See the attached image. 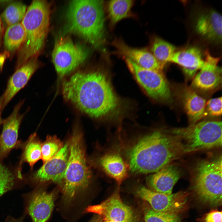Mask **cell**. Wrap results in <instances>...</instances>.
Wrapping results in <instances>:
<instances>
[{"label":"cell","instance_id":"cell-37","mask_svg":"<svg viewBox=\"0 0 222 222\" xmlns=\"http://www.w3.org/2000/svg\"><path fill=\"white\" fill-rule=\"evenodd\" d=\"M102 222H117L115 221L110 220H103Z\"/></svg>","mask_w":222,"mask_h":222},{"label":"cell","instance_id":"cell-27","mask_svg":"<svg viewBox=\"0 0 222 222\" xmlns=\"http://www.w3.org/2000/svg\"><path fill=\"white\" fill-rule=\"evenodd\" d=\"M26 5L16 2L9 5L2 12L1 16L8 27L22 21L26 12Z\"/></svg>","mask_w":222,"mask_h":222},{"label":"cell","instance_id":"cell-23","mask_svg":"<svg viewBox=\"0 0 222 222\" xmlns=\"http://www.w3.org/2000/svg\"><path fill=\"white\" fill-rule=\"evenodd\" d=\"M134 3L132 0H113L108 2L107 10L111 28H113L122 19L132 16L131 9Z\"/></svg>","mask_w":222,"mask_h":222},{"label":"cell","instance_id":"cell-35","mask_svg":"<svg viewBox=\"0 0 222 222\" xmlns=\"http://www.w3.org/2000/svg\"><path fill=\"white\" fill-rule=\"evenodd\" d=\"M103 218L101 217H98L93 220L91 222H102Z\"/></svg>","mask_w":222,"mask_h":222},{"label":"cell","instance_id":"cell-29","mask_svg":"<svg viewBox=\"0 0 222 222\" xmlns=\"http://www.w3.org/2000/svg\"><path fill=\"white\" fill-rule=\"evenodd\" d=\"M144 220L145 222H181L178 214L157 212L152 209L146 211Z\"/></svg>","mask_w":222,"mask_h":222},{"label":"cell","instance_id":"cell-30","mask_svg":"<svg viewBox=\"0 0 222 222\" xmlns=\"http://www.w3.org/2000/svg\"><path fill=\"white\" fill-rule=\"evenodd\" d=\"M14 183L13 174L0 162V197L11 189Z\"/></svg>","mask_w":222,"mask_h":222},{"label":"cell","instance_id":"cell-21","mask_svg":"<svg viewBox=\"0 0 222 222\" xmlns=\"http://www.w3.org/2000/svg\"><path fill=\"white\" fill-rule=\"evenodd\" d=\"M181 98L190 124L196 123L205 116L206 101L191 88H182Z\"/></svg>","mask_w":222,"mask_h":222},{"label":"cell","instance_id":"cell-33","mask_svg":"<svg viewBox=\"0 0 222 222\" xmlns=\"http://www.w3.org/2000/svg\"><path fill=\"white\" fill-rule=\"evenodd\" d=\"M24 217H22L18 219H15L12 217H8L5 222H23Z\"/></svg>","mask_w":222,"mask_h":222},{"label":"cell","instance_id":"cell-36","mask_svg":"<svg viewBox=\"0 0 222 222\" xmlns=\"http://www.w3.org/2000/svg\"><path fill=\"white\" fill-rule=\"evenodd\" d=\"M2 110V105L1 104V102L0 100V124L1 123V122L2 121H1V113Z\"/></svg>","mask_w":222,"mask_h":222},{"label":"cell","instance_id":"cell-25","mask_svg":"<svg viewBox=\"0 0 222 222\" xmlns=\"http://www.w3.org/2000/svg\"><path fill=\"white\" fill-rule=\"evenodd\" d=\"M24 37V29L21 23L8 26L4 36L5 47L10 51L18 49L21 46Z\"/></svg>","mask_w":222,"mask_h":222},{"label":"cell","instance_id":"cell-12","mask_svg":"<svg viewBox=\"0 0 222 222\" xmlns=\"http://www.w3.org/2000/svg\"><path fill=\"white\" fill-rule=\"evenodd\" d=\"M85 212L98 214L103 220L117 222H134L135 220L132 209L123 202L117 192L100 204L88 206Z\"/></svg>","mask_w":222,"mask_h":222},{"label":"cell","instance_id":"cell-18","mask_svg":"<svg viewBox=\"0 0 222 222\" xmlns=\"http://www.w3.org/2000/svg\"><path fill=\"white\" fill-rule=\"evenodd\" d=\"M24 102V100L19 101L10 116L3 121L2 130L0 135V157L6 155L17 143L19 127L25 115L19 113Z\"/></svg>","mask_w":222,"mask_h":222},{"label":"cell","instance_id":"cell-8","mask_svg":"<svg viewBox=\"0 0 222 222\" xmlns=\"http://www.w3.org/2000/svg\"><path fill=\"white\" fill-rule=\"evenodd\" d=\"M88 52L82 46L74 43L67 36L56 42L52 54L53 63L60 80L74 70L87 57Z\"/></svg>","mask_w":222,"mask_h":222},{"label":"cell","instance_id":"cell-26","mask_svg":"<svg viewBox=\"0 0 222 222\" xmlns=\"http://www.w3.org/2000/svg\"><path fill=\"white\" fill-rule=\"evenodd\" d=\"M41 143L36 134L30 136L24 147L22 160L28 163L31 168L41 158Z\"/></svg>","mask_w":222,"mask_h":222},{"label":"cell","instance_id":"cell-13","mask_svg":"<svg viewBox=\"0 0 222 222\" xmlns=\"http://www.w3.org/2000/svg\"><path fill=\"white\" fill-rule=\"evenodd\" d=\"M69 154V143L67 142L55 155L35 173L33 180L39 183L52 182L61 186Z\"/></svg>","mask_w":222,"mask_h":222},{"label":"cell","instance_id":"cell-2","mask_svg":"<svg viewBox=\"0 0 222 222\" xmlns=\"http://www.w3.org/2000/svg\"><path fill=\"white\" fill-rule=\"evenodd\" d=\"M124 150L129 171L135 174L154 173L185 154L175 136L159 130L138 137Z\"/></svg>","mask_w":222,"mask_h":222},{"label":"cell","instance_id":"cell-3","mask_svg":"<svg viewBox=\"0 0 222 222\" xmlns=\"http://www.w3.org/2000/svg\"><path fill=\"white\" fill-rule=\"evenodd\" d=\"M68 29L97 47L105 39L103 2L101 0H73L67 13Z\"/></svg>","mask_w":222,"mask_h":222},{"label":"cell","instance_id":"cell-20","mask_svg":"<svg viewBox=\"0 0 222 222\" xmlns=\"http://www.w3.org/2000/svg\"><path fill=\"white\" fill-rule=\"evenodd\" d=\"M180 176L178 167L170 164L149 176L146 181L152 190L169 195L172 193L173 188Z\"/></svg>","mask_w":222,"mask_h":222},{"label":"cell","instance_id":"cell-1","mask_svg":"<svg viewBox=\"0 0 222 222\" xmlns=\"http://www.w3.org/2000/svg\"><path fill=\"white\" fill-rule=\"evenodd\" d=\"M62 93L65 100L94 118L110 115L120 105L107 77L98 70L74 73L63 82Z\"/></svg>","mask_w":222,"mask_h":222},{"label":"cell","instance_id":"cell-10","mask_svg":"<svg viewBox=\"0 0 222 222\" xmlns=\"http://www.w3.org/2000/svg\"><path fill=\"white\" fill-rule=\"evenodd\" d=\"M136 193L149 204L152 209L159 212L178 214L185 208L187 200L188 195L184 192L166 194L154 191L143 186L137 188Z\"/></svg>","mask_w":222,"mask_h":222},{"label":"cell","instance_id":"cell-19","mask_svg":"<svg viewBox=\"0 0 222 222\" xmlns=\"http://www.w3.org/2000/svg\"><path fill=\"white\" fill-rule=\"evenodd\" d=\"M169 62L179 65L185 76L191 78L203 66L205 60L200 49L192 46L175 51Z\"/></svg>","mask_w":222,"mask_h":222},{"label":"cell","instance_id":"cell-11","mask_svg":"<svg viewBox=\"0 0 222 222\" xmlns=\"http://www.w3.org/2000/svg\"><path fill=\"white\" fill-rule=\"evenodd\" d=\"M204 64L193 77L191 88L204 93L212 92L220 88L222 83V69L218 65L220 58L212 56L207 50Z\"/></svg>","mask_w":222,"mask_h":222},{"label":"cell","instance_id":"cell-9","mask_svg":"<svg viewBox=\"0 0 222 222\" xmlns=\"http://www.w3.org/2000/svg\"><path fill=\"white\" fill-rule=\"evenodd\" d=\"M129 69L148 95L158 101L171 102L172 95L162 71L144 68L125 59Z\"/></svg>","mask_w":222,"mask_h":222},{"label":"cell","instance_id":"cell-14","mask_svg":"<svg viewBox=\"0 0 222 222\" xmlns=\"http://www.w3.org/2000/svg\"><path fill=\"white\" fill-rule=\"evenodd\" d=\"M25 209L32 222H47L54 207V192L39 189L24 195Z\"/></svg>","mask_w":222,"mask_h":222},{"label":"cell","instance_id":"cell-32","mask_svg":"<svg viewBox=\"0 0 222 222\" xmlns=\"http://www.w3.org/2000/svg\"><path fill=\"white\" fill-rule=\"evenodd\" d=\"M203 220L204 222H222V212L212 210L205 215Z\"/></svg>","mask_w":222,"mask_h":222},{"label":"cell","instance_id":"cell-4","mask_svg":"<svg viewBox=\"0 0 222 222\" xmlns=\"http://www.w3.org/2000/svg\"><path fill=\"white\" fill-rule=\"evenodd\" d=\"M50 7L45 0H33L27 9L22 24L24 40L18 52L16 68L37 55L42 50L49 25Z\"/></svg>","mask_w":222,"mask_h":222},{"label":"cell","instance_id":"cell-24","mask_svg":"<svg viewBox=\"0 0 222 222\" xmlns=\"http://www.w3.org/2000/svg\"><path fill=\"white\" fill-rule=\"evenodd\" d=\"M150 51L157 60L164 66L169 62L175 51L172 44L157 36L153 38L150 45Z\"/></svg>","mask_w":222,"mask_h":222},{"label":"cell","instance_id":"cell-6","mask_svg":"<svg viewBox=\"0 0 222 222\" xmlns=\"http://www.w3.org/2000/svg\"><path fill=\"white\" fill-rule=\"evenodd\" d=\"M221 156L202 159L196 165L193 174L195 191L202 202L212 207L222 204Z\"/></svg>","mask_w":222,"mask_h":222},{"label":"cell","instance_id":"cell-17","mask_svg":"<svg viewBox=\"0 0 222 222\" xmlns=\"http://www.w3.org/2000/svg\"><path fill=\"white\" fill-rule=\"evenodd\" d=\"M222 16L211 9L202 12L195 19L194 27L200 37L209 42L217 43L222 40Z\"/></svg>","mask_w":222,"mask_h":222},{"label":"cell","instance_id":"cell-28","mask_svg":"<svg viewBox=\"0 0 222 222\" xmlns=\"http://www.w3.org/2000/svg\"><path fill=\"white\" fill-rule=\"evenodd\" d=\"M62 142L55 135L47 136L41 144V159L45 163L55 155L64 146Z\"/></svg>","mask_w":222,"mask_h":222},{"label":"cell","instance_id":"cell-5","mask_svg":"<svg viewBox=\"0 0 222 222\" xmlns=\"http://www.w3.org/2000/svg\"><path fill=\"white\" fill-rule=\"evenodd\" d=\"M68 163L61 186L64 200L69 203L79 192L88 187L92 173L86 155L83 137L77 129L69 142Z\"/></svg>","mask_w":222,"mask_h":222},{"label":"cell","instance_id":"cell-15","mask_svg":"<svg viewBox=\"0 0 222 222\" xmlns=\"http://www.w3.org/2000/svg\"><path fill=\"white\" fill-rule=\"evenodd\" d=\"M39 65L37 57H33L17 69L10 76L6 89L0 97L2 110L16 94L27 84Z\"/></svg>","mask_w":222,"mask_h":222},{"label":"cell","instance_id":"cell-22","mask_svg":"<svg viewBox=\"0 0 222 222\" xmlns=\"http://www.w3.org/2000/svg\"><path fill=\"white\" fill-rule=\"evenodd\" d=\"M98 161L99 165L104 171L119 184L128 176V165L119 153H106L101 156Z\"/></svg>","mask_w":222,"mask_h":222},{"label":"cell","instance_id":"cell-7","mask_svg":"<svg viewBox=\"0 0 222 222\" xmlns=\"http://www.w3.org/2000/svg\"><path fill=\"white\" fill-rule=\"evenodd\" d=\"M222 124L218 121H199L186 127L174 129L171 132L180 142L185 154L221 147Z\"/></svg>","mask_w":222,"mask_h":222},{"label":"cell","instance_id":"cell-34","mask_svg":"<svg viewBox=\"0 0 222 222\" xmlns=\"http://www.w3.org/2000/svg\"><path fill=\"white\" fill-rule=\"evenodd\" d=\"M3 29L2 23L0 18V43L1 42L2 37L3 34Z\"/></svg>","mask_w":222,"mask_h":222},{"label":"cell","instance_id":"cell-31","mask_svg":"<svg viewBox=\"0 0 222 222\" xmlns=\"http://www.w3.org/2000/svg\"><path fill=\"white\" fill-rule=\"evenodd\" d=\"M222 97L215 98L209 100L206 103L205 116L218 117L222 115Z\"/></svg>","mask_w":222,"mask_h":222},{"label":"cell","instance_id":"cell-16","mask_svg":"<svg viewBox=\"0 0 222 222\" xmlns=\"http://www.w3.org/2000/svg\"><path fill=\"white\" fill-rule=\"evenodd\" d=\"M112 45L115 48L113 52L115 54L129 59L142 68L162 71L164 66L146 49L131 47L120 38L114 39Z\"/></svg>","mask_w":222,"mask_h":222}]
</instances>
